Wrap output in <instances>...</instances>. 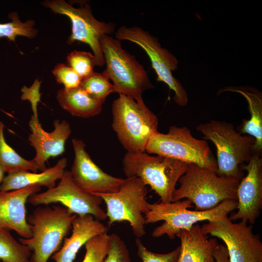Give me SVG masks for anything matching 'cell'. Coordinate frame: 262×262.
Instances as JSON below:
<instances>
[{
    "label": "cell",
    "instance_id": "obj_1",
    "mask_svg": "<svg viewBox=\"0 0 262 262\" xmlns=\"http://www.w3.org/2000/svg\"><path fill=\"white\" fill-rule=\"evenodd\" d=\"M196 129L216 147V174L240 181L244 176L241 166L248 162L255 151V138L240 133L232 123L224 121L211 120L200 123Z\"/></svg>",
    "mask_w": 262,
    "mask_h": 262
},
{
    "label": "cell",
    "instance_id": "obj_2",
    "mask_svg": "<svg viewBox=\"0 0 262 262\" xmlns=\"http://www.w3.org/2000/svg\"><path fill=\"white\" fill-rule=\"evenodd\" d=\"M119 95L112 105V128L127 152H146L150 138L158 131V118L143 98Z\"/></svg>",
    "mask_w": 262,
    "mask_h": 262
},
{
    "label": "cell",
    "instance_id": "obj_12",
    "mask_svg": "<svg viewBox=\"0 0 262 262\" xmlns=\"http://www.w3.org/2000/svg\"><path fill=\"white\" fill-rule=\"evenodd\" d=\"M246 221L233 223L228 216L208 222L201 226L203 232L224 243L229 262H262V243Z\"/></svg>",
    "mask_w": 262,
    "mask_h": 262
},
{
    "label": "cell",
    "instance_id": "obj_9",
    "mask_svg": "<svg viewBox=\"0 0 262 262\" xmlns=\"http://www.w3.org/2000/svg\"><path fill=\"white\" fill-rule=\"evenodd\" d=\"M147 185L139 178H126L118 191L109 194H95L106 204L109 226L115 222L129 223L134 235L140 238L146 234L143 214L148 211L146 199Z\"/></svg>",
    "mask_w": 262,
    "mask_h": 262
},
{
    "label": "cell",
    "instance_id": "obj_24",
    "mask_svg": "<svg viewBox=\"0 0 262 262\" xmlns=\"http://www.w3.org/2000/svg\"><path fill=\"white\" fill-rule=\"evenodd\" d=\"M10 230L0 229V261L2 262H33L32 252L12 236Z\"/></svg>",
    "mask_w": 262,
    "mask_h": 262
},
{
    "label": "cell",
    "instance_id": "obj_7",
    "mask_svg": "<svg viewBox=\"0 0 262 262\" xmlns=\"http://www.w3.org/2000/svg\"><path fill=\"white\" fill-rule=\"evenodd\" d=\"M99 42L106 65L102 73L112 81L115 93L137 100L155 88L143 66L122 48L120 40L103 34Z\"/></svg>",
    "mask_w": 262,
    "mask_h": 262
},
{
    "label": "cell",
    "instance_id": "obj_33",
    "mask_svg": "<svg viewBox=\"0 0 262 262\" xmlns=\"http://www.w3.org/2000/svg\"><path fill=\"white\" fill-rule=\"evenodd\" d=\"M216 262H229L228 253L224 245L218 244L213 252Z\"/></svg>",
    "mask_w": 262,
    "mask_h": 262
},
{
    "label": "cell",
    "instance_id": "obj_34",
    "mask_svg": "<svg viewBox=\"0 0 262 262\" xmlns=\"http://www.w3.org/2000/svg\"><path fill=\"white\" fill-rule=\"evenodd\" d=\"M5 171L4 170V169H3V168L2 167V166H1V165L0 164V186L2 183V182L3 181V180L4 178V174H5Z\"/></svg>",
    "mask_w": 262,
    "mask_h": 262
},
{
    "label": "cell",
    "instance_id": "obj_32",
    "mask_svg": "<svg viewBox=\"0 0 262 262\" xmlns=\"http://www.w3.org/2000/svg\"><path fill=\"white\" fill-rule=\"evenodd\" d=\"M41 81H39L36 79L34 82L33 85L29 88L24 86L21 91L23 94L21 96V100H28L31 103L33 115L38 116L37 104L40 101L41 94L39 93V88Z\"/></svg>",
    "mask_w": 262,
    "mask_h": 262
},
{
    "label": "cell",
    "instance_id": "obj_29",
    "mask_svg": "<svg viewBox=\"0 0 262 262\" xmlns=\"http://www.w3.org/2000/svg\"><path fill=\"white\" fill-rule=\"evenodd\" d=\"M110 236L108 250L103 262H131L124 241L116 234L113 233Z\"/></svg>",
    "mask_w": 262,
    "mask_h": 262
},
{
    "label": "cell",
    "instance_id": "obj_17",
    "mask_svg": "<svg viewBox=\"0 0 262 262\" xmlns=\"http://www.w3.org/2000/svg\"><path fill=\"white\" fill-rule=\"evenodd\" d=\"M31 186L8 192H0V227L15 231L22 238L31 236L27 221L26 206L29 197L41 190Z\"/></svg>",
    "mask_w": 262,
    "mask_h": 262
},
{
    "label": "cell",
    "instance_id": "obj_22",
    "mask_svg": "<svg viewBox=\"0 0 262 262\" xmlns=\"http://www.w3.org/2000/svg\"><path fill=\"white\" fill-rule=\"evenodd\" d=\"M56 98L60 105L73 116L88 118L98 115L102 111V104L81 86L60 89L57 92Z\"/></svg>",
    "mask_w": 262,
    "mask_h": 262
},
{
    "label": "cell",
    "instance_id": "obj_16",
    "mask_svg": "<svg viewBox=\"0 0 262 262\" xmlns=\"http://www.w3.org/2000/svg\"><path fill=\"white\" fill-rule=\"evenodd\" d=\"M53 124L54 130L49 132L43 129L38 116L32 115L29 121L31 133L28 140L36 152L33 161L41 171L47 169L45 164L49 159L65 152L66 142L71 132L70 124L65 120H55Z\"/></svg>",
    "mask_w": 262,
    "mask_h": 262
},
{
    "label": "cell",
    "instance_id": "obj_10",
    "mask_svg": "<svg viewBox=\"0 0 262 262\" xmlns=\"http://www.w3.org/2000/svg\"><path fill=\"white\" fill-rule=\"evenodd\" d=\"M115 38L133 42L140 47L149 57L157 75V81L165 83L174 93V101L179 106H186L188 101L186 90L172 74L178 68L176 57L162 47L158 38L139 27L122 26L115 33Z\"/></svg>",
    "mask_w": 262,
    "mask_h": 262
},
{
    "label": "cell",
    "instance_id": "obj_31",
    "mask_svg": "<svg viewBox=\"0 0 262 262\" xmlns=\"http://www.w3.org/2000/svg\"><path fill=\"white\" fill-rule=\"evenodd\" d=\"M52 73L57 82L63 84L66 89L79 87L82 81V78L72 68L64 64L56 65L52 70Z\"/></svg>",
    "mask_w": 262,
    "mask_h": 262
},
{
    "label": "cell",
    "instance_id": "obj_11",
    "mask_svg": "<svg viewBox=\"0 0 262 262\" xmlns=\"http://www.w3.org/2000/svg\"><path fill=\"white\" fill-rule=\"evenodd\" d=\"M41 4L55 14L66 16L70 19L72 28L67 40L68 45L75 41L87 44L93 51L96 66H102L105 65L99 40L103 34L110 35L115 33V24L97 20L87 3L78 8L63 0H45Z\"/></svg>",
    "mask_w": 262,
    "mask_h": 262
},
{
    "label": "cell",
    "instance_id": "obj_19",
    "mask_svg": "<svg viewBox=\"0 0 262 262\" xmlns=\"http://www.w3.org/2000/svg\"><path fill=\"white\" fill-rule=\"evenodd\" d=\"M177 236L180 241L177 262H216L213 252L219 244L215 238H209L198 224L180 231Z\"/></svg>",
    "mask_w": 262,
    "mask_h": 262
},
{
    "label": "cell",
    "instance_id": "obj_15",
    "mask_svg": "<svg viewBox=\"0 0 262 262\" xmlns=\"http://www.w3.org/2000/svg\"><path fill=\"white\" fill-rule=\"evenodd\" d=\"M262 151H255L247 163L241 166L247 174L239 182L237 191V211L229 219L240 220L253 225L259 217L262 208Z\"/></svg>",
    "mask_w": 262,
    "mask_h": 262
},
{
    "label": "cell",
    "instance_id": "obj_36",
    "mask_svg": "<svg viewBox=\"0 0 262 262\" xmlns=\"http://www.w3.org/2000/svg\"><path fill=\"white\" fill-rule=\"evenodd\" d=\"M0 229H1V228L0 227Z\"/></svg>",
    "mask_w": 262,
    "mask_h": 262
},
{
    "label": "cell",
    "instance_id": "obj_25",
    "mask_svg": "<svg viewBox=\"0 0 262 262\" xmlns=\"http://www.w3.org/2000/svg\"><path fill=\"white\" fill-rule=\"evenodd\" d=\"M11 21L0 23V38H6L9 41H15L17 36H23L30 38L35 37L37 30L33 28L35 22L29 20L22 22L19 19L18 14L13 12L9 14Z\"/></svg>",
    "mask_w": 262,
    "mask_h": 262
},
{
    "label": "cell",
    "instance_id": "obj_30",
    "mask_svg": "<svg viewBox=\"0 0 262 262\" xmlns=\"http://www.w3.org/2000/svg\"><path fill=\"white\" fill-rule=\"evenodd\" d=\"M135 244L137 246V255L142 262H177L180 251V246H178L173 251L164 254L153 252L144 245L139 238H136Z\"/></svg>",
    "mask_w": 262,
    "mask_h": 262
},
{
    "label": "cell",
    "instance_id": "obj_6",
    "mask_svg": "<svg viewBox=\"0 0 262 262\" xmlns=\"http://www.w3.org/2000/svg\"><path fill=\"white\" fill-rule=\"evenodd\" d=\"M173 202L186 198L195 205V210L204 211L217 206L226 200H237L239 180L218 176L209 170L189 164L178 181Z\"/></svg>",
    "mask_w": 262,
    "mask_h": 262
},
{
    "label": "cell",
    "instance_id": "obj_14",
    "mask_svg": "<svg viewBox=\"0 0 262 262\" xmlns=\"http://www.w3.org/2000/svg\"><path fill=\"white\" fill-rule=\"evenodd\" d=\"M72 144L75 156L70 172L74 182L92 194L118 191L125 179L114 177L103 171L91 159L82 140L74 138Z\"/></svg>",
    "mask_w": 262,
    "mask_h": 262
},
{
    "label": "cell",
    "instance_id": "obj_28",
    "mask_svg": "<svg viewBox=\"0 0 262 262\" xmlns=\"http://www.w3.org/2000/svg\"><path fill=\"white\" fill-rule=\"evenodd\" d=\"M110 237L105 233L88 241L84 245L85 254L82 262H103L108 250Z\"/></svg>",
    "mask_w": 262,
    "mask_h": 262
},
{
    "label": "cell",
    "instance_id": "obj_4",
    "mask_svg": "<svg viewBox=\"0 0 262 262\" xmlns=\"http://www.w3.org/2000/svg\"><path fill=\"white\" fill-rule=\"evenodd\" d=\"M237 201L226 200L217 206L208 210L189 209L193 207L188 199L169 203H149L148 211L144 214L146 224L160 221L164 222L152 232L153 237L166 235L170 239L177 236L182 230L189 229L199 222L214 221L237 209Z\"/></svg>",
    "mask_w": 262,
    "mask_h": 262
},
{
    "label": "cell",
    "instance_id": "obj_26",
    "mask_svg": "<svg viewBox=\"0 0 262 262\" xmlns=\"http://www.w3.org/2000/svg\"><path fill=\"white\" fill-rule=\"evenodd\" d=\"M81 87L102 104L111 93L115 92L114 85L102 72H94L82 79Z\"/></svg>",
    "mask_w": 262,
    "mask_h": 262
},
{
    "label": "cell",
    "instance_id": "obj_13",
    "mask_svg": "<svg viewBox=\"0 0 262 262\" xmlns=\"http://www.w3.org/2000/svg\"><path fill=\"white\" fill-rule=\"evenodd\" d=\"M102 201L100 197L80 188L73 181L70 171L65 170L57 185L32 195L27 202L33 206L59 203L72 214H90L102 221L107 219L106 212L100 207Z\"/></svg>",
    "mask_w": 262,
    "mask_h": 262
},
{
    "label": "cell",
    "instance_id": "obj_23",
    "mask_svg": "<svg viewBox=\"0 0 262 262\" xmlns=\"http://www.w3.org/2000/svg\"><path fill=\"white\" fill-rule=\"evenodd\" d=\"M4 125L0 120V164L8 174L38 170L34 162L27 160L20 156L6 142L3 134Z\"/></svg>",
    "mask_w": 262,
    "mask_h": 262
},
{
    "label": "cell",
    "instance_id": "obj_8",
    "mask_svg": "<svg viewBox=\"0 0 262 262\" xmlns=\"http://www.w3.org/2000/svg\"><path fill=\"white\" fill-rule=\"evenodd\" d=\"M146 152L195 164L215 173L217 169L216 160L207 141L194 137L185 126L172 125L166 133H154Z\"/></svg>",
    "mask_w": 262,
    "mask_h": 262
},
{
    "label": "cell",
    "instance_id": "obj_5",
    "mask_svg": "<svg viewBox=\"0 0 262 262\" xmlns=\"http://www.w3.org/2000/svg\"><path fill=\"white\" fill-rule=\"evenodd\" d=\"M122 162L126 178H140L159 196L162 203L173 202L177 183L188 165L176 159L151 156L146 152H127Z\"/></svg>",
    "mask_w": 262,
    "mask_h": 262
},
{
    "label": "cell",
    "instance_id": "obj_3",
    "mask_svg": "<svg viewBox=\"0 0 262 262\" xmlns=\"http://www.w3.org/2000/svg\"><path fill=\"white\" fill-rule=\"evenodd\" d=\"M76 216L61 206L38 207L27 217L31 237L19 242L32 251L33 262H47L61 248Z\"/></svg>",
    "mask_w": 262,
    "mask_h": 262
},
{
    "label": "cell",
    "instance_id": "obj_21",
    "mask_svg": "<svg viewBox=\"0 0 262 262\" xmlns=\"http://www.w3.org/2000/svg\"><path fill=\"white\" fill-rule=\"evenodd\" d=\"M229 91L237 93L244 97L247 102L250 113L248 119H243L236 130L242 134L255 138V150L262 151V94L257 88L246 86H229L223 88L219 93Z\"/></svg>",
    "mask_w": 262,
    "mask_h": 262
},
{
    "label": "cell",
    "instance_id": "obj_18",
    "mask_svg": "<svg viewBox=\"0 0 262 262\" xmlns=\"http://www.w3.org/2000/svg\"><path fill=\"white\" fill-rule=\"evenodd\" d=\"M72 233L64 240L60 249L51 256L55 262H73L81 248L92 238L107 233L108 228L92 215L78 216L72 224Z\"/></svg>",
    "mask_w": 262,
    "mask_h": 262
},
{
    "label": "cell",
    "instance_id": "obj_27",
    "mask_svg": "<svg viewBox=\"0 0 262 262\" xmlns=\"http://www.w3.org/2000/svg\"><path fill=\"white\" fill-rule=\"evenodd\" d=\"M67 65L72 68L82 79L94 72L96 66L93 54L89 52L73 50L66 58Z\"/></svg>",
    "mask_w": 262,
    "mask_h": 262
},
{
    "label": "cell",
    "instance_id": "obj_35",
    "mask_svg": "<svg viewBox=\"0 0 262 262\" xmlns=\"http://www.w3.org/2000/svg\"><path fill=\"white\" fill-rule=\"evenodd\" d=\"M0 262H2L0 261Z\"/></svg>",
    "mask_w": 262,
    "mask_h": 262
},
{
    "label": "cell",
    "instance_id": "obj_20",
    "mask_svg": "<svg viewBox=\"0 0 262 262\" xmlns=\"http://www.w3.org/2000/svg\"><path fill=\"white\" fill-rule=\"evenodd\" d=\"M67 165V159L63 158L52 167L40 173L22 171L8 174L0 186V192L16 190L28 186H44L48 189L56 185V182L63 177Z\"/></svg>",
    "mask_w": 262,
    "mask_h": 262
}]
</instances>
